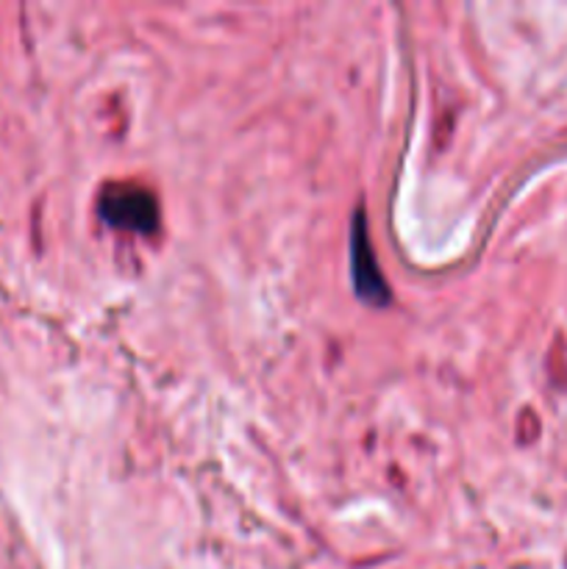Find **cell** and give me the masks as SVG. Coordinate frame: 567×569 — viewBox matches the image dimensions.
<instances>
[{
  "mask_svg": "<svg viewBox=\"0 0 567 569\" xmlns=\"http://www.w3.org/2000/svg\"><path fill=\"white\" fill-rule=\"evenodd\" d=\"M103 217L111 226L150 231L156 226V200L137 183H115L103 192Z\"/></svg>",
  "mask_w": 567,
  "mask_h": 569,
  "instance_id": "1",
  "label": "cell"
},
{
  "mask_svg": "<svg viewBox=\"0 0 567 569\" xmlns=\"http://www.w3.org/2000/svg\"><path fill=\"white\" fill-rule=\"evenodd\" d=\"M350 264H354V281L359 295H365L367 300H384L387 292H384L381 272L376 267V256H372L370 242L365 237V222L361 217H356V231H354V256H350Z\"/></svg>",
  "mask_w": 567,
  "mask_h": 569,
  "instance_id": "2",
  "label": "cell"
}]
</instances>
